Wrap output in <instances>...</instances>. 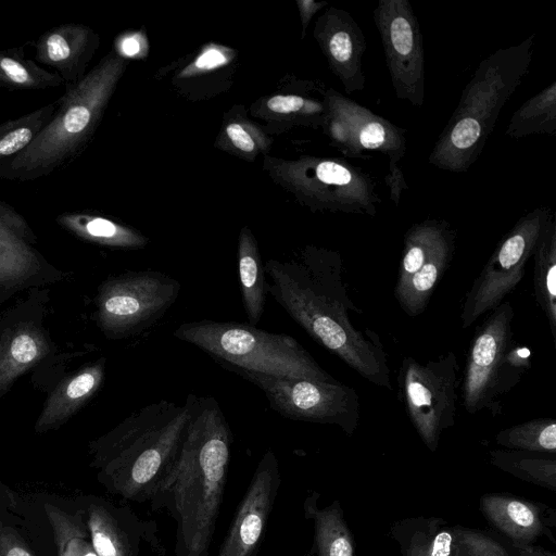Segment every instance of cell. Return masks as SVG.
Segmentation results:
<instances>
[{"label":"cell","instance_id":"35","mask_svg":"<svg viewBox=\"0 0 556 556\" xmlns=\"http://www.w3.org/2000/svg\"><path fill=\"white\" fill-rule=\"evenodd\" d=\"M390 536L397 542L401 556H431L430 517L396 520L390 527Z\"/></svg>","mask_w":556,"mask_h":556},{"label":"cell","instance_id":"43","mask_svg":"<svg viewBox=\"0 0 556 556\" xmlns=\"http://www.w3.org/2000/svg\"><path fill=\"white\" fill-rule=\"evenodd\" d=\"M515 552L516 556H556L555 553L535 544L515 547Z\"/></svg>","mask_w":556,"mask_h":556},{"label":"cell","instance_id":"6","mask_svg":"<svg viewBox=\"0 0 556 556\" xmlns=\"http://www.w3.org/2000/svg\"><path fill=\"white\" fill-rule=\"evenodd\" d=\"M173 336L220 364L273 376L337 381L293 337L268 332L249 323L190 321L181 324Z\"/></svg>","mask_w":556,"mask_h":556},{"label":"cell","instance_id":"1","mask_svg":"<svg viewBox=\"0 0 556 556\" xmlns=\"http://www.w3.org/2000/svg\"><path fill=\"white\" fill-rule=\"evenodd\" d=\"M337 251L306 247L290 261L268 260L266 291L317 343L370 383L391 390L390 368L379 336L358 330L350 312L362 313L349 296Z\"/></svg>","mask_w":556,"mask_h":556},{"label":"cell","instance_id":"8","mask_svg":"<svg viewBox=\"0 0 556 556\" xmlns=\"http://www.w3.org/2000/svg\"><path fill=\"white\" fill-rule=\"evenodd\" d=\"M270 172L314 211L376 216L381 203L376 179L341 159L304 156L270 165Z\"/></svg>","mask_w":556,"mask_h":556},{"label":"cell","instance_id":"30","mask_svg":"<svg viewBox=\"0 0 556 556\" xmlns=\"http://www.w3.org/2000/svg\"><path fill=\"white\" fill-rule=\"evenodd\" d=\"M56 101L0 124V165L25 150L49 123Z\"/></svg>","mask_w":556,"mask_h":556},{"label":"cell","instance_id":"33","mask_svg":"<svg viewBox=\"0 0 556 556\" xmlns=\"http://www.w3.org/2000/svg\"><path fill=\"white\" fill-rule=\"evenodd\" d=\"M447 556H516L515 547L495 531L451 526Z\"/></svg>","mask_w":556,"mask_h":556},{"label":"cell","instance_id":"41","mask_svg":"<svg viewBox=\"0 0 556 556\" xmlns=\"http://www.w3.org/2000/svg\"><path fill=\"white\" fill-rule=\"evenodd\" d=\"M116 52L121 56H135L143 51V37L139 34H130L121 37Z\"/></svg>","mask_w":556,"mask_h":556},{"label":"cell","instance_id":"3","mask_svg":"<svg viewBox=\"0 0 556 556\" xmlns=\"http://www.w3.org/2000/svg\"><path fill=\"white\" fill-rule=\"evenodd\" d=\"M191 417L184 405L162 400L146 405L92 447L98 479L124 501L149 502L181 448Z\"/></svg>","mask_w":556,"mask_h":556},{"label":"cell","instance_id":"22","mask_svg":"<svg viewBox=\"0 0 556 556\" xmlns=\"http://www.w3.org/2000/svg\"><path fill=\"white\" fill-rule=\"evenodd\" d=\"M104 377V362L84 368L52 393L43 408L35 430L47 431L65 421L99 389Z\"/></svg>","mask_w":556,"mask_h":556},{"label":"cell","instance_id":"27","mask_svg":"<svg viewBox=\"0 0 556 556\" xmlns=\"http://www.w3.org/2000/svg\"><path fill=\"white\" fill-rule=\"evenodd\" d=\"M505 134L514 139L556 134V80L514 112Z\"/></svg>","mask_w":556,"mask_h":556},{"label":"cell","instance_id":"24","mask_svg":"<svg viewBox=\"0 0 556 556\" xmlns=\"http://www.w3.org/2000/svg\"><path fill=\"white\" fill-rule=\"evenodd\" d=\"M56 222L80 239L110 248L142 249L149 241L139 231L99 215L63 213Z\"/></svg>","mask_w":556,"mask_h":556},{"label":"cell","instance_id":"10","mask_svg":"<svg viewBox=\"0 0 556 556\" xmlns=\"http://www.w3.org/2000/svg\"><path fill=\"white\" fill-rule=\"evenodd\" d=\"M222 366L261 389L270 407L288 419L334 425L348 435L358 427L357 392L338 380L328 382L273 376L228 364Z\"/></svg>","mask_w":556,"mask_h":556},{"label":"cell","instance_id":"16","mask_svg":"<svg viewBox=\"0 0 556 556\" xmlns=\"http://www.w3.org/2000/svg\"><path fill=\"white\" fill-rule=\"evenodd\" d=\"M280 484L277 457L273 451H267L254 470L217 556L256 555Z\"/></svg>","mask_w":556,"mask_h":556},{"label":"cell","instance_id":"12","mask_svg":"<svg viewBox=\"0 0 556 556\" xmlns=\"http://www.w3.org/2000/svg\"><path fill=\"white\" fill-rule=\"evenodd\" d=\"M554 215L548 206L535 207L503 236L464 298L460 312L464 329L497 307L521 281L535 244Z\"/></svg>","mask_w":556,"mask_h":556},{"label":"cell","instance_id":"13","mask_svg":"<svg viewBox=\"0 0 556 556\" xmlns=\"http://www.w3.org/2000/svg\"><path fill=\"white\" fill-rule=\"evenodd\" d=\"M456 231L443 219H425L404 235L394 296L409 317L422 314L455 253Z\"/></svg>","mask_w":556,"mask_h":556},{"label":"cell","instance_id":"4","mask_svg":"<svg viewBox=\"0 0 556 556\" xmlns=\"http://www.w3.org/2000/svg\"><path fill=\"white\" fill-rule=\"evenodd\" d=\"M534 35L483 59L434 143L428 162L442 170L467 172L479 159L501 110L527 75Z\"/></svg>","mask_w":556,"mask_h":556},{"label":"cell","instance_id":"39","mask_svg":"<svg viewBox=\"0 0 556 556\" xmlns=\"http://www.w3.org/2000/svg\"><path fill=\"white\" fill-rule=\"evenodd\" d=\"M384 182L388 187L390 199L395 206H399L401 195L404 190L408 189V185L397 163L389 162V172L384 177Z\"/></svg>","mask_w":556,"mask_h":556},{"label":"cell","instance_id":"40","mask_svg":"<svg viewBox=\"0 0 556 556\" xmlns=\"http://www.w3.org/2000/svg\"><path fill=\"white\" fill-rule=\"evenodd\" d=\"M0 556H34L24 543L7 528L0 529Z\"/></svg>","mask_w":556,"mask_h":556},{"label":"cell","instance_id":"11","mask_svg":"<svg viewBox=\"0 0 556 556\" xmlns=\"http://www.w3.org/2000/svg\"><path fill=\"white\" fill-rule=\"evenodd\" d=\"M181 285L155 270L126 271L105 280L97 296V321L106 337L136 336L175 303Z\"/></svg>","mask_w":556,"mask_h":556},{"label":"cell","instance_id":"36","mask_svg":"<svg viewBox=\"0 0 556 556\" xmlns=\"http://www.w3.org/2000/svg\"><path fill=\"white\" fill-rule=\"evenodd\" d=\"M230 144L244 155L253 156L267 148L265 135L248 122H231L225 128Z\"/></svg>","mask_w":556,"mask_h":556},{"label":"cell","instance_id":"29","mask_svg":"<svg viewBox=\"0 0 556 556\" xmlns=\"http://www.w3.org/2000/svg\"><path fill=\"white\" fill-rule=\"evenodd\" d=\"M63 84L53 71L27 59L24 46L0 50V86L10 90H43Z\"/></svg>","mask_w":556,"mask_h":556},{"label":"cell","instance_id":"28","mask_svg":"<svg viewBox=\"0 0 556 556\" xmlns=\"http://www.w3.org/2000/svg\"><path fill=\"white\" fill-rule=\"evenodd\" d=\"M46 351L42 333L34 328L23 327L7 336L0 344V392L39 361Z\"/></svg>","mask_w":556,"mask_h":556},{"label":"cell","instance_id":"17","mask_svg":"<svg viewBox=\"0 0 556 556\" xmlns=\"http://www.w3.org/2000/svg\"><path fill=\"white\" fill-rule=\"evenodd\" d=\"M85 522L97 556H140L143 543L157 556L165 555L156 523L140 518L128 507L92 500Z\"/></svg>","mask_w":556,"mask_h":556},{"label":"cell","instance_id":"37","mask_svg":"<svg viewBox=\"0 0 556 556\" xmlns=\"http://www.w3.org/2000/svg\"><path fill=\"white\" fill-rule=\"evenodd\" d=\"M34 240L35 235L26 219L0 200V242L29 244Z\"/></svg>","mask_w":556,"mask_h":556},{"label":"cell","instance_id":"7","mask_svg":"<svg viewBox=\"0 0 556 556\" xmlns=\"http://www.w3.org/2000/svg\"><path fill=\"white\" fill-rule=\"evenodd\" d=\"M514 318L510 302H502L475 331L459 384L468 414H502L504 397L531 367V351L515 338Z\"/></svg>","mask_w":556,"mask_h":556},{"label":"cell","instance_id":"42","mask_svg":"<svg viewBox=\"0 0 556 556\" xmlns=\"http://www.w3.org/2000/svg\"><path fill=\"white\" fill-rule=\"evenodd\" d=\"M299 11L302 21L303 27V36L305 35V29L313 17V15L320 10L323 7L327 5V2H316L313 0H299L298 1Z\"/></svg>","mask_w":556,"mask_h":556},{"label":"cell","instance_id":"34","mask_svg":"<svg viewBox=\"0 0 556 556\" xmlns=\"http://www.w3.org/2000/svg\"><path fill=\"white\" fill-rule=\"evenodd\" d=\"M35 251L26 243L0 242V285L25 282L39 268Z\"/></svg>","mask_w":556,"mask_h":556},{"label":"cell","instance_id":"23","mask_svg":"<svg viewBox=\"0 0 556 556\" xmlns=\"http://www.w3.org/2000/svg\"><path fill=\"white\" fill-rule=\"evenodd\" d=\"M238 275L248 321L256 326L265 311L267 291L257 241L248 227L239 235Z\"/></svg>","mask_w":556,"mask_h":556},{"label":"cell","instance_id":"21","mask_svg":"<svg viewBox=\"0 0 556 556\" xmlns=\"http://www.w3.org/2000/svg\"><path fill=\"white\" fill-rule=\"evenodd\" d=\"M320 494L311 491L303 502V514L313 523V545L308 556H355L354 536L338 500L319 507Z\"/></svg>","mask_w":556,"mask_h":556},{"label":"cell","instance_id":"32","mask_svg":"<svg viewBox=\"0 0 556 556\" xmlns=\"http://www.w3.org/2000/svg\"><path fill=\"white\" fill-rule=\"evenodd\" d=\"M59 556H97L85 520L46 504Z\"/></svg>","mask_w":556,"mask_h":556},{"label":"cell","instance_id":"38","mask_svg":"<svg viewBox=\"0 0 556 556\" xmlns=\"http://www.w3.org/2000/svg\"><path fill=\"white\" fill-rule=\"evenodd\" d=\"M230 60V50L217 46L208 45L195 58V60L184 70L180 76H193L202 73H207L212 70L218 68Z\"/></svg>","mask_w":556,"mask_h":556},{"label":"cell","instance_id":"14","mask_svg":"<svg viewBox=\"0 0 556 556\" xmlns=\"http://www.w3.org/2000/svg\"><path fill=\"white\" fill-rule=\"evenodd\" d=\"M392 87L414 106L425 102V49L419 22L407 0H379L372 13Z\"/></svg>","mask_w":556,"mask_h":556},{"label":"cell","instance_id":"19","mask_svg":"<svg viewBox=\"0 0 556 556\" xmlns=\"http://www.w3.org/2000/svg\"><path fill=\"white\" fill-rule=\"evenodd\" d=\"M314 36L346 93L364 90L362 62L367 43L354 17L343 9L331 7L317 20Z\"/></svg>","mask_w":556,"mask_h":556},{"label":"cell","instance_id":"31","mask_svg":"<svg viewBox=\"0 0 556 556\" xmlns=\"http://www.w3.org/2000/svg\"><path fill=\"white\" fill-rule=\"evenodd\" d=\"M495 442L506 450L556 454V420L535 418L502 429Z\"/></svg>","mask_w":556,"mask_h":556},{"label":"cell","instance_id":"18","mask_svg":"<svg viewBox=\"0 0 556 556\" xmlns=\"http://www.w3.org/2000/svg\"><path fill=\"white\" fill-rule=\"evenodd\" d=\"M479 510L493 531L513 546L531 544L545 536L556 544V511L548 505L507 492L483 494Z\"/></svg>","mask_w":556,"mask_h":556},{"label":"cell","instance_id":"15","mask_svg":"<svg viewBox=\"0 0 556 556\" xmlns=\"http://www.w3.org/2000/svg\"><path fill=\"white\" fill-rule=\"evenodd\" d=\"M327 118L324 126L333 146L345 156L379 152L399 163L406 152V129L377 115L329 88L324 92Z\"/></svg>","mask_w":556,"mask_h":556},{"label":"cell","instance_id":"9","mask_svg":"<svg viewBox=\"0 0 556 556\" xmlns=\"http://www.w3.org/2000/svg\"><path fill=\"white\" fill-rule=\"evenodd\" d=\"M459 371L452 351L426 363L405 356L400 366L399 399L430 452L437 451L442 433L455 425Z\"/></svg>","mask_w":556,"mask_h":556},{"label":"cell","instance_id":"25","mask_svg":"<svg viewBox=\"0 0 556 556\" xmlns=\"http://www.w3.org/2000/svg\"><path fill=\"white\" fill-rule=\"evenodd\" d=\"M533 289L538 305L543 311L551 336L556 342V216L540 236L533 254Z\"/></svg>","mask_w":556,"mask_h":556},{"label":"cell","instance_id":"2","mask_svg":"<svg viewBox=\"0 0 556 556\" xmlns=\"http://www.w3.org/2000/svg\"><path fill=\"white\" fill-rule=\"evenodd\" d=\"M191 417L172 468L151 496L176 522L174 556H208L224 500L232 433L212 396L189 394Z\"/></svg>","mask_w":556,"mask_h":556},{"label":"cell","instance_id":"20","mask_svg":"<svg viewBox=\"0 0 556 556\" xmlns=\"http://www.w3.org/2000/svg\"><path fill=\"white\" fill-rule=\"evenodd\" d=\"M99 46V36L87 25L67 23L50 28L35 43V58L53 70L66 87L79 83Z\"/></svg>","mask_w":556,"mask_h":556},{"label":"cell","instance_id":"26","mask_svg":"<svg viewBox=\"0 0 556 556\" xmlns=\"http://www.w3.org/2000/svg\"><path fill=\"white\" fill-rule=\"evenodd\" d=\"M490 463L526 482L556 491V454L514 450H492Z\"/></svg>","mask_w":556,"mask_h":556},{"label":"cell","instance_id":"5","mask_svg":"<svg viewBox=\"0 0 556 556\" xmlns=\"http://www.w3.org/2000/svg\"><path fill=\"white\" fill-rule=\"evenodd\" d=\"M126 66L125 58L110 52L79 83L66 87L33 142L0 165V179L35 180L73 160L98 127Z\"/></svg>","mask_w":556,"mask_h":556}]
</instances>
